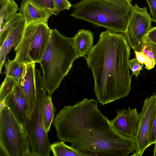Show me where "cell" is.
I'll return each mask as SVG.
<instances>
[{"label":"cell","instance_id":"15","mask_svg":"<svg viewBox=\"0 0 156 156\" xmlns=\"http://www.w3.org/2000/svg\"><path fill=\"white\" fill-rule=\"evenodd\" d=\"M19 13L25 19L26 24L31 22L48 20L52 14L35 5L29 0H22Z\"/></svg>","mask_w":156,"mask_h":156},{"label":"cell","instance_id":"2","mask_svg":"<svg viewBox=\"0 0 156 156\" xmlns=\"http://www.w3.org/2000/svg\"><path fill=\"white\" fill-rule=\"evenodd\" d=\"M85 57L94 80V90L99 103L109 104L128 95L131 90L129 62L131 48L124 35L109 30Z\"/></svg>","mask_w":156,"mask_h":156},{"label":"cell","instance_id":"23","mask_svg":"<svg viewBox=\"0 0 156 156\" xmlns=\"http://www.w3.org/2000/svg\"><path fill=\"white\" fill-rule=\"evenodd\" d=\"M143 66L144 64L140 62L136 58L129 60V66L132 72V76L134 74L138 78Z\"/></svg>","mask_w":156,"mask_h":156},{"label":"cell","instance_id":"29","mask_svg":"<svg viewBox=\"0 0 156 156\" xmlns=\"http://www.w3.org/2000/svg\"><path fill=\"white\" fill-rule=\"evenodd\" d=\"M7 0H0V5H1L2 4L5 2Z\"/></svg>","mask_w":156,"mask_h":156},{"label":"cell","instance_id":"8","mask_svg":"<svg viewBox=\"0 0 156 156\" xmlns=\"http://www.w3.org/2000/svg\"><path fill=\"white\" fill-rule=\"evenodd\" d=\"M26 21L19 12L16 13L0 24V72L6 56L12 47L16 51L22 38Z\"/></svg>","mask_w":156,"mask_h":156},{"label":"cell","instance_id":"28","mask_svg":"<svg viewBox=\"0 0 156 156\" xmlns=\"http://www.w3.org/2000/svg\"><path fill=\"white\" fill-rule=\"evenodd\" d=\"M154 152L153 155V156H156V142L154 144Z\"/></svg>","mask_w":156,"mask_h":156},{"label":"cell","instance_id":"25","mask_svg":"<svg viewBox=\"0 0 156 156\" xmlns=\"http://www.w3.org/2000/svg\"><path fill=\"white\" fill-rule=\"evenodd\" d=\"M149 142L150 146L156 142V107L154 113Z\"/></svg>","mask_w":156,"mask_h":156},{"label":"cell","instance_id":"5","mask_svg":"<svg viewBox=\"0 0 156 156\" xmlns=\"http://www.w3.org/2000/svg\"><path fill=\"white\" fill-rule=\"evenodd\" d=\"M0 155L32 156L23 125L6 105L0 111Z\"/></svg>","mask_w":156,"mask_h":156},{"label":"cell","instance_id":"18","mask_svg":"<svg viewBox=\"0 0 156 156\" xmlns=\"http://www.w3.org/2000/svg\"><path fill=\"white\" fill-rule=\"evenodd\" d=\"M5 67L4 73L6 76L15 78L18 82L20 81L25 73L27 65L20 63L14 59H8L4 64Z\"/></svg>","mask_w":156,"mask_h":156},{"label":"cell","instance_id":"17","mask_svg":"<svg viewBox=\"0 0 156 156\" xmlns=\"http://www.w3.org/2000/svg\"><path fill=\"white\" fill-rule=\"evenodd\" d=\"M56 110L52 103L51 97L46 94L43 101V118L44 128L47 133L49 132L54 120Z\"/></svg>","mask_w":156,"mask_h":156},{"label":"cell","instance_id":"7","mask_svg":"<svg viewBox=\"0 0 156 156\" xmlns=\"http://www.w3.org/2000/svg\"><path fill=\"white\" fill-rule=\"evenodd\" d=\"M37 101L34 111L23 125L29 140L32 156H49L51 150L47 133L43 123V108L46 95L43 77L40 71L35 69Z\"/></svg>","mask_w":156,"mask_h":156},{"label":"cell","instance_id":"3","mask_svg":"<svg viewBox=\"0 0 156 156\" xmlns=\"http://www.w3.org/2000/svg\"><path fill=\"white\" fill-rule=\"evenodd\" d=\"M71 38L52 29L48 43L41 61L43 78L48 95L51 97L79 58Z\"/></svg>","mask_w":156,"mask_h":156},{"label":"cell","instance_id":"12","mask_svg":"<svg viewBox=\"0 0 156 156\" xmlns=\"http://www.w3.org/2000/svg\"><path fill=\"white\" fill-rule=\"evenodd\" d=\"M35 64V63H33L27 65L25 73L19 82L26 101V119L30 118L36 106L37 92Z\"/></svg>","mask_w":156,"mask_h":156},{"label":"cell","instance_id":"13","mask_svg":"<svg viewBox=\"0 0 156 156\" xmlns=\"http://www.w3.org/2000/svg\"><path fill=\"white\" fill-rule=\"evenodd\" d=\"M5 105L18 121L23 125L27 118V105L19 82L5 100Z\"/></svg>","mask_w":156,"mask_h":156},{"label":"cell","instance_id":"22","mask_svg":"<svg viewBox=\"0 0 156 156\" xmlns=\"http://www.w3.org/2000/svg\"><path fill=\"white\" fill-rule=\"evenodd\" d=\"M32 3L42 9L51 12L52 15H57L54 0H29Z\"/></svg>","mask_w":156,"mask_h":156},{"label":"cell","instance_id":"19","mask_svg":"<svg viewBox=\"0 0 156 156\" xmlns=\"http://www.w3.org/2000/svg\"><path fill=\"white\" fill-rule=\"evenodd\" d=\"M18 82L14 77L5 76V78L0 87V110L5 105V100L12 92Z\"/></svg>","mask_w":156,"mask_h":156},{"label":"cell","instance_id":"27","mask_svg":"<svg viewBox=\"0 0 156 156\" xmlns=\"http://www.w3.org/2000/svg\"><path fill=\"white\" fill-rule=\"evenodd\" d=\"M145 39L147 41L156 44V26L152 27Z\"/></svg>","mask_w":156,"mask_h":156},{"label":"cell","instance_id":"26","mask_svg":"<svg viewBox=\"0 0 156 156\" xmlns=\"http://www.w3.org/2000/svg\"><path fill=\"white\" fill-rule=\"evenodd\" d=\"M149 7L152 21L156 24V0H146Z\"/></svg>","mask_w":156,"mask_h":156},{"label":"cell","instance_id":"20","mask_svg":"<svg viewBox=\"0 0 156 156\" xmlns=\"http://www.w3.org/2000/svg\"><path fill=\"white\" fill-rule=\"evenodd\" d=\"M62 141L50 144V148L54 156H82L78 152Z\"/></svg>","mask_w":156,"mask_h":156},{"label":"cell","instance_id":"9","mask_svg":"<svg viewBox=\"0 0 156 156\" xmlns=\"http://www.w3.org/2000/svg\"><path fill=\"white\" fill-rule=\"evenodd\" d=\"M152 18L145 7L132 5L126 30L123 34L132 49L145 39L152 27Z\"/></svg>","mask_w":156,"mask_h":156},{"label":"cell","instance_id":"1","mask_svg":"<svg viewBox=\"0 0 156 156\" xmlns=\"http://www.w3.org/2000/svg\"><path fill=\"white\" fill-rule=\"evenodd\" d=\"M94 99L65 106L53 122L58 139L70 143L82 156H126L135 151L136 138L123 137L112 128Z\"/></svg>","mask_w":156,"mask_h":156},{"label":"cell","instance_id":"14","mask_svg":"<svg viewBox=\"0 0 156 156\" xmlns=\"http://www.w3.org/2000/svg\"><path fill=\"white\" fill-rule=\"evenodd\" d=\"M133 49L136 59L145 65L146 69L150 70L154 67L156 64V44L145 39Z\"/></svg>","mask_w":156,"mask_h":156},{"label":"cell","instance_id":"10","mask_svg":"<svg viewBox=\"0 0 156 156\" xmlns=\"http://www.w3.org/2000/svg\"><path fill=\"white\" fill-rule=\"evenodd\" d=\"M156 107V95L154 93L144 102L140 114V120L136 136V147L133 156H141L150 146L149 138L154 112Z\"/></svg>","mask_w":156,"mask_h":156},{"label":"cell","instance_id":"21","mask_svg":"<svg viewBox=\"0 0 156 156\" xmlns=\"http://www.w3.org/2000/svg\"><path fill=\"white\" fill-rule=\"evenodd\" d=\"M0 24L16 13L18 10L17 4L14 0H7L1 5Z\"/></svg>","mask_w":156,"mask_h":156},{"label":"cell","instance_id":"4","mask_svg":"<svg viewBox=\"0 0 156 156\" xmlns=\"http://www.w3.org/2000/svg\"><path fill=\"white\" fill-rule=\"evenodd\" d=\"M131 0H82L72 5L70 15L98 27L123 34L132 6Z\"/></svg>","mask_w":156,"mask_h":156},{"label":"cell","instance_id":"24","mask_svg":"<svg viewBox=\"0 0 156 156\" xmlns=\"http://www.w3.org/2000/svg\"><path fill=\"white\" fill-rule=\"evenodd\" d=\"M54 2L57 15L62 11L69 10L72 6L68 0H54Z\"/></svg>","mask_w":156,"mask_h":156},{"label":"cell","instance_id":"11","mask_svg":"<svg viewBox=\"0 0 156 156\" xmlns=\"http://www.w3.org/2000/svg\"><path fill=\"white\" fill-rule=\"evenodd\" d=\"M117 115L110 120L112 126L119 135L127 138H136L140 120V115L136 108L116 110Z\"/></svg>","mask_w":156,"mask_h":156},{"label":"cell","instance_id":"6","mask_svg":"<svg viewBox=\"0 0 156 156\" xmlns=\"http://www.w3.org/2000/svg\"><path fill=\"white\" fill-rule=\"evenodd\" d=\"M48 20L31 22L26 24L23 36L17 47L14 59L26 65L41 61L51 33Z\"/></svg>","mask_w":156,"mask_h":156},{"label":"cell","instance_id":"16","mask_svg":"<svg viewBox=\"0 0 156 156\" xmlns=\"http://www.w3.org/2000/svg\"><path fill=\"white\" fill-rule=\"evenodd\" d=\"M94 35L90 30L82 29L71 38L79 57H85L92 50L94 47Z\"/></svg>","mask_w":156,"mask_h":156}]
</instances>
